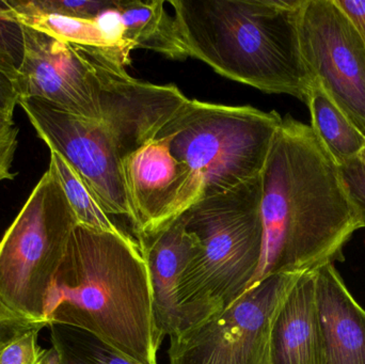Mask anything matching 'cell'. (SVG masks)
Wrapping results in <instances>:
<instances>
[{
    "instance_id": "cell-1",
    "label": "cell",
    "mask_w": 365,
    "mask_h": 364,
    "mask_svg": "<svg viewBox=\"0 0 365 364\" xmlns=\"http://www.w3.org/2000/svg\"><path fill=\"white\" fill-rule=\"evenodd\" d=\"M259 182L263 245L242 296L272 276L334 263L361 229L339 167L311 126L291 115L283 118Z\"/></svg>"
},
{
    "instance_id": "cell-2",
    "label": "cell",
    "mask_w": 365,
    "mask_h": 364,
    "mask_svg": "<svg viewBox=\"0 0 365 364\" xmlns=\"http://www.w3.org/2000/svg\"><path fill=\"white\" fill-rule=\"evenodd\" d=\"M47 326L98 338L136 364H158L164 338L149 269L136 239L77 224L46 301Z\"/></svg>"
},
{
    "instance_id": "cell-3",
    "label": "cell",
    "mask_w": 365,
    "mask_h": 364,
    "mask_svg": "<svg viewBox=\"0 0 365 364\" xmlns=\"http://www.w3.org/2000/svg\"><path fill=\"white\" fill-rule=\"evenodd\" d=\"M302 0H171L188 57L266 93L307 103L314 80L302 56Z\"/></svg>"
},
{
    "instance_id": "cell-4",
    "label": "cell",
    "mask_w": 365,
    "mask_h": 364,
    "mask_svg": "<svg viewBox=\"0 0 365 364\" xmlns=\"http://www.w3.org/2000/svg\"><path fill=\"white\" fill-rule=\"evenodd\" d=\"M182 215L201 246L180 281V335L233 306L255 277L263 245L259 177L203 197Z\"/></svg>"
},
{
    "instance_id": "cell-5",
    "label": "cell",
    "mask_w": 365,
    "mask_h": 364,
    "mask_svg": "<svg viewBox=\"0 0 365 364\" xmlns=\"http://www.w3.org/2000/svg\"><path fill=\"white\" fill-rule=\"evenodd\" d=\"M282 120L274 110L189 100L155 139L190 168L203 198L259 177Z\"/></svg>"
},
{
    "instance_id": "cell-6",
    "label": "cell",
    "mask_w": 365,
    "mask_h": 364,
    "mask_svg": "<svg viewBox=\"0 0 365 364\" xmlns=\"http://www.w3.org/2000/svg\"><path fill=\"white\" fill-rule=\"evenodd\" d=\"M77 222L47 170L0 241V311L28 325L47 326V296Z\"/></svg>"
},
{
    "instance_id": "cell-7",
    "label": "cell",
    "mask_w": 365,
    "mask_h": 364,
    "mask_svg": "<svg viewBox=\"0 0 365 364\" xmlns=\"http://www.w3.org/2000/svg\"><path fill=\"white\" fill-rule=\"evenodd\" d=\"M304 273L272 276L218 316L170 340L169 364H262L277 313Z\"/></svg>"
},
{
    "instance_id": "cell-8",
    "label": "cell",
    "mask_w": 365,
    "mask_h": 364,
    "mask_svg": "<svg viewBox=\"0 0 365 364\" xmlns=\"http://www.w3.org/2000/svg\"><path fill=\"white\" fill-rule=\"evenodd\" d=\"M38 136L78 173L109 216L135 215L123 175L128 156L117 137L98 120L66 113L40 98H19Z\"/></svg>"
},
{
    "instance_id": "cell-9",
    "label": "cell",
    "mask_w": 365,
    "mask_h": 364,
    "mask_svg": "<svg viewBox=\"0 0 365 364\" xmlns=\"http://www.w3.org/2000/svg\"><path fill=\"white\" fill-rule=\"evenodd\" d=\"M302 56L314 83L365 135V44L334 0H302Z\"/></svg>"
},
{
    "instance_id": "cell-10",
    "label": "cell",
    "mask_w": 365,
    "mask_h": 364,
    "mask_svg": "<svg viewBox=\"0 0 365 364\" xmlns=\"http://www.w3.org/2000/svg\"><path fill=\"white\" fill-rule=\"evenodd\" d=\"M135 234L155 232L201 199L199 182L164 139H153L123 162Z\"/></svg>"
},
{
    "instance_id": "cell-11",
    "label": "cell",
    "mask_w": 365,
    "mask_h": 364,
    "mask_svg": "<svg viewBox=\"0 0 365 364\" xmlns=\"http://www.w3.org/2000/svg\"><path fill=\"white\" fill-rule=\"evenodd\" d=\"M25 53L15 78L19 98H40L87 119L100 120L91 72L71 43L24 26Z\"/></svg>"
},
{
    "instance_id": "cell-12",
    "label": "cell",
    "mask_w": 365,
    "mask_h": 364,
    "mask_svg": "<svg viewBox=\"0 0 365 364\" xmlns=\"http://www.w3.org/2000/svg\"><path fill=\"white\" fill-rule=\"evenodd\" d=\"M136 241L149 269L158 333L164 339H175L182 331L180 281L201 246L200 239L187 229L182 214L155 232L136 235Z\"/></svg>"
},
{
    "instance_id": "cell-13",
    "label": "cell",
    "mask_w": 365,
    "mask_h": 364,
    "mask_svg": "<svg viewBox=\"0 0 365 364\" xmlns=\"http://www.w3.org/2000/svg\"><path fill=\"white\" fill-rule=\"evenodd\" d=\"M322 364H365V310L334 263L314 269Z\"/></svg>"
},
{
    "instance_id": "cell-14",
    "label": "cell",
    "mask_w": 365,
    "mask_h": 364,
    "mask_svg": "<svg viewBox=\"0 0 365 364\" xmlns=\"http://www.w3.org/2000/svg\"><path fill=\"white\" fill-rule=\"evenodd\" d=\"M270 364H322L314 269L302 274L279 309L269 337Z\"/></svg>"
},
{
    "instance_id": "cell-15",
    "label": "cell",
    "mask_w": 365,
    "mask_h": 364,
    "mask_svg": "<svg viewBox=\"0 0 365 364\" xmlns=\"http://www.w3.org/2000/svg\"><path fill=\"white\" fill-rule=\"evenodd\" d=\"M121 17L122 41L130 49L145 48L173 60L188 58L175 19L165 9V1L117 0Z\"/></svg>"
},
{
    "instance_id": "cell-16",
    "label": "cell",
    "mask_w": 365,
    "mask_h": 364,
    "mask_svg": "<svg viewBox=\"0 0 365 364\" xmlns=\"http://www.w3.org/2000/svg\"><path fill=\"white\" fill-rule=\"evenodd\" d=\"M306 104L310 109L311 128L336 166L364 153L365 135L319 83L313 85Z\"/></svg>"
},
{
    "instance_id": "cell-17",
    "label": "cell",
    "mask_w": 365,
    "mask_h": 364,
    "mask_svg": "<svg viewBox=\"0 0 365 364\" xmlns=\"http://www.w3.org/2000/svg\"><path fill=\"white\" fill-rule=\"evenodd\" d=\"M13 19L25 27L32 28L71 44L98 47L130 59V53L111 43L96 19H75L64 15L29 10L21 0H6Z\"/></svg>"
},
{
    "instance_id": "cell-18",
    "label": "cell",
    "mask_w": 365,
    "mask_h": 364,
    "mask_svg": "<svg viewBox=\"0 0 365 364\" xmlns=\"http://www.w3.org/2000/svg\"><path fill=\"white\" fill-rule=\"evenodd\" d=\"M48 170L61 186L78 224L119 236L130 237L111 219L87 184L57 152L51 151Z\"/></svg>"
},
{
    "instance_id": "cell-19",
    "label": "cell",
    "mask_w": 365,
    "mask_h": 364,
    "mask_svg": "<svg viewBox=\"0 0 365 364\" xmlns=\"http://www.w3.org/2000/svg\"><path fill=\"white\" fill-rule=\"evenodd\" d=\"M49 327L53 344L48 350L49 364H136L81 329L64 325Z\"/></svg>"
},
{
    "instance_id": "cell-20",
    "label": "cell",
    "mask_w": 365,
    "mask_h": 364,
    "mask_svg": "<svg viewBox=\"0 0 365 364\" xmlns=\"http://www.w3.org/2000/svg\"><path fill=\"white\" fill-rule=\"evenodd\" d=\"M25 53L24 26L13 19L6 0H0V66L16 78Z\"/></svg>"
},
{
    "instance_id": "cell-21",
    "label": "cell",
    "mask_w": 365,
    "mask_h": 364,
    "mask_svg": "<svg viewBox=\"0 0 365 364\" xmlns=\"http://www.w3.org/2000/svg\"><path fill=\"white\" fill-rule=\"evenodd\" d=\"M21 2L25 8L36 12L83 19H96L105 11L117 6V0H21Z\"/></svg>"
},
{
    "instance_id": "cell-22",
    "label": "cell",
    "mask_w": 365,
    "mask_h": 364,
    "mask_svg": "<svg viewBox=\"0 0 365 364\" xmlns=\"http://www.w3.org/2000/svg\"><path fill=\"white\" fill-rule=\"evenodd\" d=\"M44 326H34L15 336L0 348V364H43L47 350L38 345V333Z\"/></svg>"
},
{
    "instance_id": "cell-23",
    "label": "cell",
    "mask_w": 365,
    "mask_h": 364,
    "mask_svg": "<svg viewBox=\"0 0 365 364\" xmlns=\"http://www.w3.org/2000/svg\"><path fill=\"white\" fill-rule=\"evenodd\" d=\"M345 189L355 207L360 228H365V160L361 156L339 167Z\"/></svg>"
},
{
    "instance_id": "cell-24",
    "label": "cell",
    "mask_w": 365,
    "mask_h": 364,
    "mask_svg": "<svg viewBox=\"0 0 365 364\" xmlns=\"http://www.w3.org/2000/svg\"><path fill=\"white\" fill-rule=\"evenodd\" d=\"M16 105H19V94L14 77L0 66V111L13 115Z\"/></svg>"
},
{
    "instance_id": "cell-25",
    "label": "cell",
    "mask_w": 365,
    "mask_h": 364,
    "mask_svg": "<svg viewBox=\"0 0 365 364\" xmlns=\"http://www.w3.org/2000/svg\"><path fill=\"white\" fill-rule=\"evenodd\" d=\"M365 44V0H334Z\"/></svg>"
},
{
    "instance_id": "cell-26",
    "label": "cell",
    "mask_w": 365,
    "mask_h": 364,
    "mask_svg": "<svg viewBox=\"0 0 365 364\" xmlns=\"http://www.w3.org/2000/svg\"><path fill=\"white\" fill-rule=\"evenodd\" d=\"M34 326H43V325L24 324V323L19 322V321L8 318V316H4V314L0 311V348H1L4 344H6V342L13 339L15 336Z\"/></svg>"
},
{
    "instance_id": "cell-27",
    "label": "cell",
    "mask_w": 365,
    "mask_h": 364,
    "mask_svg": "<svg viewBox=\"0 0 365 364\" xmlns=\"http://www.w3.org/2000/svg\"><path fill=\"white\" fill-rule=\"evenodd\" d=\"M14 126L13 115H6V113L0 111V132H6V130H11Z\"/></svg>"
},
{
    "instance_id": "cell-28",
    "label": "cell",
    "mask_w": 365,
    "mask_h": 364,
    "mask_svg": "<svg viewBox=\"0 0 365 364\" xmlns=\"http://www.w3.org/2000/svg\"><path fill=\"white\" fill-rule=\"evenodd\" d=\"M262 364H270L269 361V348H268L267 354H266L265 358H264L263 363Z\"/></svg>"
},
{
    "instance_id": "cell-29",
    "label": "cell",
    "mask_w": 365,
    "mask_h": 364,
    "mask_svg": "<svg viewBox=\"0 0 365 364\" xmlns=\"http://www.w3.org/2000/svg\"><path fill=\"white\" fill-rule=\"evenodd\" d=\"M43 364H49V363H48V350H47L46 358H45L44 363H43Z\"/></svg>"
},
{
    "instance_id": "cell-30",
    "label": "cell",
    "mask_w": 365,
    "mask_h": 364,
    "mask_svg": "<svg viewBox=\"0 0 365 364\" xmlns=\"http://www.w3.org/2000/svg\"><path fill=\"white\" fill-rule=\"evenodd\" d=\"M360 156H361V157H362V158H364V160H365V151H364V153H362V154H361V155H360Z\"/></svg>"
}]
</instances>
